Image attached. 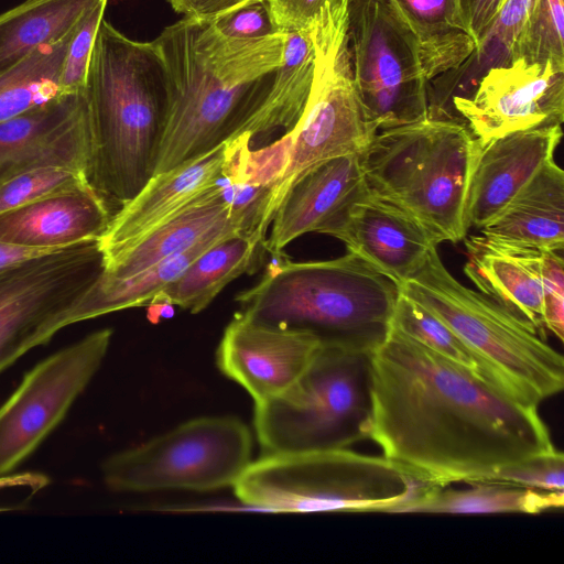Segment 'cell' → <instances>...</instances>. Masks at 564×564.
Returning a JSON list of instances; mask_svg holds the SVG:
<instances>
[{
    "label": "cell",
    "mask_w": 564,
    "mask_h": 564,
    "mask_svg": "<svg viewBox=\"0 0 564 564\" xmlns=\"http://www.w3.org/2000/svg\"><path fill=\"white\" fill-rule=\"evenodd\" d=\"M370 400L368 440L440 486L555 449L538 406L391 325L370 355Z\"/></svg>",
    "instance_id": "cell-1"
},
{
    "label": "cell",
    "mask_w": 564,
    "mask_h": 564,
    "mask_svg": "<svg viewBox=\"0 0 564 564\" xmlns=\"http://www.w3.org/2000/svg\"><path fill=\"white\" fill-rule=\"evenodd\" d=\"M288 35L243 40L214 22L183 18L152 41L167 77L153 175L227 141L282 65Z\"/></svg>",
    "instance_id": "cell-2"
},
{
    "label": "cell",
    "mask_w": 564,
    "mask_h": 564,
    "mask_svg": "<svg viewBox=\"0 0 564 564\" xmlns=\"http://www.w3.org/2000/svg\"><path fill=\"white\" fill-rule=\"evenodd\" d=\"M348 4L349 0L327 4L312 25L314 79L294 127L261 148L226 152L227 182L264 191L253 220V231L262 240L303 173L334 158L359 155L378 133L365 117L354 83Z\"/></svg>",
    "instance_id": "cell-3"
},
{
    "label": "cell",
    "mask_w": 564,
    "mask_h": 564,
    "mask_svg": "<svg viewBox=\"0 0 564 564\" xmlns=\"http://www.w3.org/2000/svg\"><path fill=\"white\" fill-rule=\"evenodd\" d=\"M84 97L88 181L106 202L121 207L153 176L166 111V70L152 41L132 40L104 18Z\"/></svg>",
    "instance_id": "cell-4"
},
{
    "label": "cell",
    "mask_w": 564,
    "mask_h": 564,
    "mask_svg": "<svg viewBox=\"0 0 564 564\" xmlns=\"http://www.w3.org/2000/svg\"><path fill=\"white\" fill-rule=\"evenodd\" d=\"M400 288L355 253L269 267L236 296L240 313L305 330L322 345L372 351L386 337Z\"/></svg>",
    "instance_id": "cell-5"
},
{
    "label": "cell",
    "mask_w": 564,
    "mask_h": 564,
    "mask_svg": "<svg viewBox=\"0 0 564 564\" xmlns=\"http://www.w3.org/2000/svg\"><path fill=\"white\" fill-rule=\"evenodd\" d=\"M480 142L458 121L426 118L379 131L359 154L367 188L440 245L467 236L466 204Z\"/></svg>",
    "instance_id": "cell-6"
},
{
    "label": "cell",
    "mask_w": 564,
    "mask_h": 564,
    "mask_svg": "<svg viewBox=\"0 0 564 564\" xmlns=\"http://www.w3.org/2000/svg\"><path fill=\"white\" fill-rule=\"evenodd\" d=\"M435 485L383 455L334 448L263 454L232 488L245 505L273 512L397 513Z\"/></svg>",
    "instance_id": "cell-7"
},
{
    "label": "cell",
    "mask_w": 564,
    "mask_h": 564,
    "mask_svg": "<svg viewBox=\"0 0 564 564\" xmlns=\"http://www.w3.org/2000/svg\"><path fill=\"white\" fill-rule=\"evenodd\" d=\"M400 291L447 325L520 403L539 406L563 390V356L532 324L458 282L436 248Z\"/></svg>",
    "instance_id": "cell-8"
},
{
    "label": "cell",
    "mask_w": 564,
    "mask_h": 564,
    "mask_svg": "<svg viewBox=\"0 0 564 564\" xmlns=\"http://www.w3.org/2000/svg\"><path fill=\"white\" fill-rule=\"evenodd\" d=\"M371 351L322 345L284 394L254 403L263 454L348 448L368 440Z\"/></svg>",
    "instance_id": "cell-9"
},
{
    "label": "cell",
    "mask_w": 564,
    "mask_h": 564,
    "mask_svg": "<svg viewBox=\"0 0 564 564\" xmlns=\"http://www.w3.org/2000/svg\"><path fill=\"white\" fill-rule=\"evenodd\" d=\"M251 457V432L241 420L199 416L109 456L101 473L118 492H207L232 487Z\"/></svg>",
    "instance_id": "cell-10"
},
{
    "label": "cell",
    "mask_w": 564,
    "mask_h": 564,
    "mask_svg": "<svg viewBox=\"0 0 564 564\" xmlns=\"http://www.w3.org/2000/svg\"><path fill=\"white\" fill-rule=\"evenodd\" d=\"M348 35L356 91L379 132L429 115L417 40L391 0H349Z\"/></svg>",
    "instance_id": "cell-11"
},
{
    "label": "cell",
    "mask_w": 564,
    "mask_h": 564,
    "mask_svg": "<svg viewBox=\"0 0 564 564\" xmlns=\"http://www.w3.org/2000/svg\"><path fill=\"white\" fill-rule=\"evenodd\" d=\"M104 269L98 239L0 271V372L46 344Z\"/></svg>",
    "instance_id": "cell-12"
},
{
    "label": "cell",
    "mask_w": 564,
    "mask_h": 564,
    "mask_svg": "<svg viewBox=\"0 0 564 564\" xmlns=\"http://www.w3.org/2000/svg\"><path fill=\"white\" fill-rule=\"evenodd\" d=\"M112 329L86 335L35 365L0 406V480L63 421L100 368Z\"/></svg>",
    "instance_id": "cell-13"
},
{
    "label": "cell",
    "mask_w": 564,
    "mask_h": 564,
    "mask_svg": "<svg viewBox=\"0 0 564 564\" xmlns=\"http://www.w3.org/2000/svg\"><path fill=\"white\" fill-rule=\"evenodd\" d=\"M456 117L479 142L564 121V66L519 57L488 68L467 97L452 100Z\"/></svg>",
    "instance_id": "cell-14"
},
{
    "label": "cell",
    "mask_w": 564,
    "mask_h": 564,
    "mask_svg": "<svg viewBox=\"0 0 564 564\" xmlns=\"http://www.w3.org/2000/svg\"><path fill=\"white\" fill-rule=\"evenodd\" d=\"M321 347L319 338L310 332L273 326L237 312L217 347L216 365L258 403L289 391Z\"/></svg>",
    "instance_id": "cell-15"
},
{
    "label": "cell",
    "mask_w": 564,
    "mask_h": 564,
    "mask_svg": "<svg viewBox=\"0 0 564 564\" xmlns=\"http://www.w3.org/2000/svg\"><path fill=\"white\" fill-rule=\"evenodd\" d=\"M89 156L84 91L63 95L0 122V185L43 166H66L87 175Z\"/></svg>",
    "instance_id": "cell-16"
},
{
    "label": "cell",
    "mask_w": 564,
    "mask_h": 564,
    "mask_svg": "<svg viewBox=\"0 0 564 564\" xmlns=\"http://www.w3.org/2000/svg\"><path fill=\"white\" fill-rule=\"evenodd\" d=\"M343 241L399 288L415 275L437 243L400 208L369 191L354 200L324 231Z\"/></svg>",
    "instance_id": "cell-17"
},
{
    "label": "cell",
    "mask_w": 564,
    "mask_h": 564,
    "mask_svg": "<svg viewBox=\"0 0 564 564\" xmlns=\"http://www.w3.org/2000/svg\"><path fill=\"white\" fill-rule=\"evenodd\" d=\"M254 208L253 199H229L227 187L218 183L127 249L102 257L101 275L108 279L128 278L204 239L250 230Z\"/></svg>",
    "instance_id": "cell-18"
},
{
    "label": "cell",
    "mask_w": 564,
    "mask_h": 564,
    "mask_svg": "<svg viewBox=\"0 0 564 564\" xmlns=\"http://www.w3.org/2000/svg\"><path fill=\"white\" fill-rule=\"evenodd\" d=\"M561 126L511 132L480 143L466 204L468 228L481 229L498 216L538 171L553 160Z\"/></svg>",
    "instance_id": "cell-19"
},
{
    "label": "cell",
    "mask_w": 564,
    "mask_h": 564,
    "mask_svg": "<svg viewBox=\"0 0 564 564\" xmlns=\"http://www.w3.org/2000/svg\"><path fill=\"white\" fill-rule=\"evenodd\" d=\"M225 161L224 142L153 175L131 200L112 215L107 230L98 239L102 257L127 249L206 189L220 183L225 178Z\"/></svg>",
    "instance_id": "cell-20"
},
{
    "label": "cell",
    "mask_w": 564,
    "mask_h": 564,
    "mask_svg": "<svg viewBox=\"0 0 564 564\" xmlns=\"http://www.w3.org/2000/svg\"><path fill=\"white\" fill-rule=\"evenodd\" d=\"M368 192L359 155L322 162L303 173L289 188L262 242L274 257L294 239L323 231L357 198Z\"/></svg>",
    "instance_id": "cell-21"
},
{
    "label": "cell",
    "mask_w": 564,
    "mask_h": 564,
    "mask_svg": "<svg viewBox=\"0 0 564 564\" xmlns=\"http://www.w3.org/2000/svg\"><path fill=\"white\" fill-rule=\"evenodd\" d=\"M464 240L467 256L464 272L478 291L532 324L544 336L543 251L482 234L466 236Z\"/></svg>",
    "instance_id": "cell-22"
},
{
    "label": "cell",
    "mask_w": 564,
    "mask_h": 564,
    "mask_svg": "<svg viewBox=\"0 0 564 564\" xmlns=\"http://www.w3.org/2000/svg\"><path fill=\"white\" fill-rule=\"evenodd\" d=\"M94 188L41 199L0 214V242L57 250L99 239L111 219Z\"/></svg>",
    "instance_id": "cell-23"
},
{
    "label": "cell",
    "mask_w": 564,
    "mask_h": 564,
    "mask_svg": "<svg viewBox=\"0 0 564 564\" xmlns=\"http://www.w3.org/2000/svg\"><path fill=\"white\" fill-rule=\"evenodd\" d=\"M312 29V28H311ZM311 29L288 33L284 58L263 97L225 141L229 150H253L291 130L306 105L315 72Z\"/></svg>",
    "instance_id": "cell-24"
},
{
    "label": "cell",
    "mask_w": 564,
    "mask_h": 564,
    "mask_svg": "<svg viewBox=\"0 0 564 564\" xmlns=\"http://www.w3.org/2000/svg\"><path fill=\"white\" fill-rule=\"evenodd\" d=\"M480 234L542 251L564 248V172L545 163Z\"/></svg>",
    "instance_id": "cell-25"
},
{
    "label": "cell",
    "mask_w": 564,
    "mask_h": 564,
    "mask_svg": "<svg viewBox=\"0 0 564 564\" xmlns=\"http://www.w3.org/2000/svg\"><path fill=\"white\" fill-rule=\"evenodd\" d=\"M101 0H24L0 14V76L73 34Z\"/></svg>",
    "instance_id": "cell-26"
},
{
    "label": "cell",
    "mask_w": 564,
    "mask_h": 564,
    "mask_svg": "<svg viewBox=\"0 0 564 564\" xmlns=\"http://www.w3.org/2000/svg\"><path fill=\"white\" fill-rule=\"evenodd\" d=\"M262 242L247 229L218 240L161 291L151 304H173L193 314L202 312L227 284L251 268L256 250Z\"/></svg>",
    "instance_id": "cell-27"
},
{
    "label": "cell",
    "mask_w": 564,
    "mask_h": 564,
    "mask_svg": "<svg viewBox=\"0 0 564 564\" xmlns=\"http://www.w3.org/2000/svg\"><path fill=\"white\" fill-rule=\"evenodd\" d=\"M232 234L204 239L189 249L128 278L108 279L100 273L75 306L67 312L63 322L64 327L116 311L151 304L202 252Z\"/></svg>",
    "instance_id": "cell-28"
},
{
    "label": "cell",
    "mask_w": 564,
    "mask_h": 564,
    "mask_svg": "<svg viewBox=\"0 0 564 564\" xmlns=\"http://www.w3.org/2000/svg\"><path fill=\"white\" fill-rule=\"evenodd\" d=\"M413 31L427 82L459 68L475 51L458 0H391Z\"/></svg>",
    "instance_id": "cell-29"
},
{
    "label": "cell",
    "mask_w": 564,
    "mask_h": 564,
    "mask_svg": "<svg viewBox=\"0 0 564 564\" xmlns=\"http://www.w3.org/2000/svg\"><path fill=\"white\" fill-rule=\"evenodd\" d=\"M467 489L433 486L400 507L397 513H529L561 509L564 491H547L505 482L476 481Z\"/></svg>",
    "instance_id": "cell-30"
},
{
    "label": "cell",
    "mask_w": 564,
    "mask_h": 564,
    "mask_svg": "<svg viewBox=\"0 0 564 564\" xmlns=\"http://www.w3.org/2000/svg\"><path fill=\"white\" fill-rule=\"evenodd\" d=\"M73 34L42 46L0 76V122L64 95L59 74Z\"/></svg>",
    "instance_id": "cell-31"
},
{
    "label": "cell",
    "mask_w": 564,
    "mask_h": 564,
    "mask_svg": "<svg viewBox=\"0 0 564 564\" xmlns=\"http://www.w3.org/2000/svg\"><path fill=\"white\" fill-rule=\"evenodd\" d=\"M390 325L444 358L499 387L488 368L447 325L401 291Z\"/></svg>",
    "instance_id": "cell-32"
},
{
    "label": "cell",
    "mask_w": 564,
    "mask_h": 564,
    "mask_svg": "<svg viewBox=\"0 0 564 564\" xmlns=\"http://www.w3.org/2000/svg\"><path fill=\"white\" fill-rule=\"evenodd\" d=\"M91 188L94 187L87 175L76 169H34L18 174L0 185V214L48 197Z\"/></svg>",
    "instance_id": "cell-33"
},
{
    "label": "cell",
    "mask_w": 564,
    "mask_h": 564,
    "mask_svg": "<svg viewBox=\"0 0 564 564\" xmlns=\"http://www.w3.org/2000/svg\"><path fill=\"white\" fill-rule=\"evenodd\" d=\"M519 57L564 66V0H535L513 50L512 61Z\"/></svg>",
    "instance_id": "cell-34"
},
{
    "label": "cell",
    "mask_w": 564,
    "mask_h": 564,
    "mask_svg": "<svg viewBox=\"0 0 564 564\" xmlns=\"http://www.w3.org/2000/svg\"><path fill=\"white\" fill-rule=\"evenodd\" d=\"M478 481L505 482L540 490L564 491V456L555 448L499 467Z\"/></svg>",
    "instance_id": "cell-35"
},
{
    "label": "cell",
    "mask_w": 564,
    "mask_h": 564,
    "mask_svg": "<svg viewBox=\"0 0 564 564\" xmlns=\"http://www.w3.org/2000/svg\"><path fill=\"white\" fill-rule=\"evenodd\" d=\"M108 0L96 4L74 32L62 64L59 87L64 95L83 93L96 35Z\"/></svg>",
    "instance_id": "cell-36"
},
{
    "label": "cell",
    "mask_w": 564,
    "mask_h": 564,
    "mask_svg": "<svg viewBox=\"0 0 564 564\" xmlns=\"http://www.w3.org/2000/svg\"><path fill=\"white\" fill-rule=\"evenodd\" d=\"M562 251L542 253L543 323L561 341L564 338V261Z\"/></svg>",
    "instance_id": "cell-37"
},
{
    "label": "cell",
    "mask_w": 564,
    "mask_h": 564,
    "mask_svg": "<svg viewBox=\"0 0 564 564\" xmlns=\"http://www.w3.org/2000/svg\"><path fill=\"white\" fill-rule=\"evenodd\" d=\"M341 0H263L276 32L307 31L322 10Z\"/></svg>",
    "instance_id": "cell-38"
},
{
    "label": "cell",
    "mask_w": 564,
    "mask_h": 564,
    "mask_svg": "<svg viewBox=\"0 0 564 564\" xmlns=\"http://www.w3.org/2000/svg\"><path fill=\"white\" fill-rule=\"evenodd\" d=\"M216 28L235 39L253 40L276 33L263 0H257L216 21Z\"/></svg>",
    "instance_id": "cell-39"
},
{
    "label": "cell",
    "mask_w": 564,
    "mask_h": 564,
    "mask_svg": "<svg viewBox=\"0 0 564 564\" xmlns=\"http://www.w3.org/2000/svg\"><path fill=\"white\" fill-rule=\"evenodd\" d=\"M257 0H167L172 9L198 21L214 22Z\"/></svg>",
    "instance_id": "cell-40"
},
{
    "label": "cell",
    "mask_w": 564,
    "mask_h": 564,
    "mask_svg": "<svg viewBox=\"0 0 564 564\" xmlns=\"http://www.w3.org/2000/svg\"><path fill=\"white\" fill-rule=\"evenodd\" d=\"M458 1L464 23L477 46L506 0Z\"/></svg>",
    "instance_id": "cell-41"
},
{
    "label": "cell",
    "mask_w": 564,
    "mask_h": 564,
    "mask_svg": "<svg viewBox=\"0 0 564 564\" xmlns=\"http://www.w3.org/2000/svg\"><path fill=\"white\" fill-rule=\"evenodd\" d=\"M63 249V248H62ZM58 250V249H57ZM56 250H46L37 248L21 247L0 242V271L23 262L25 260L40 257Z\"/></svg>",
    "instance_id": "cell-42"
}]
</instances>
